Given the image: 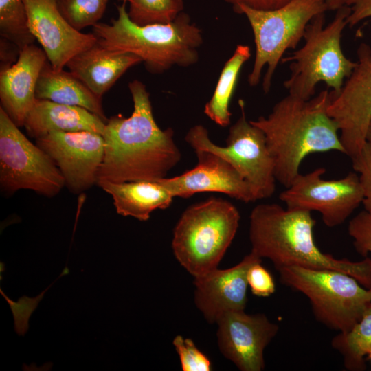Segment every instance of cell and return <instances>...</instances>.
Listing matches in <instances>:
<instances>
[{"mask_svg": "<svg viewBox=\"0 0 371 371\" xmlns=\"http://www.w3.org/2000/svg\"><path fill=\"white\" fill-rule=\"evenodd\" d=\"M233 6L243 4L259 10H271L280 8L292 0H225Z\"/></svg>", "mask_w": 371, "mask_h": 371, "instance_id": "cell-33", "label": "cell"}, {"mask_svg": "<svg viewBox=\"0 0 371 371\" xmlns=\"http://www.w3.org/2000/svg\"><path fill=\"white\" fill-rule=\"evenodd\" d=\"M30 32L55 70H62L76 54L97 42L92 34L73 28L60 13L56 0H23Z\"/></svg>", "mask_w": 371, "mask_h": 371, "instance_id": "cell-15", "label": "cell"}, {"mask_svg": "<svg viewBox=\"0 0 371 371\" xmlns=\"http://www.w3.org/2000/svg\"><path fill=\"white\" fill-rule=\"evenodd\" d=\"M348 232L359 254L364 257L371 254V214L365 210L358 213L350 221Z\"/></svg>", "mask_w": 371, "mask_h": 371, "instance_id": "cell-29", "label": "cell"}, {"mask_svg": "<svg viewBox=\"0 0 371 371\" xmlns=\"http://www.w3.org/2000/svg\"><path fill=\"white\" fill-rule=\"evenodd\" d=\"M240 219L236 207L222 198L188 207L173 230L172 249L177 260L194 278L218 268Z\"/></svg>", "mask_w": 371, "mask_h": 371, "instance_id": "cell-6", "label": "cell"}, {"mask_svg": "<svg viewBox=\"0 0 371 371\" xmlns=\"http://www.w3.org/2000/svg\"><path fill=\"white\" fill-rule=\"evenodd\" d=\"M172 344L179 357L183 371L212 370L210 360L196 347L191 339L177 335Z\"/></svg>", "mask_w": 371, "mask_h": 371, "instance_id": "cell-28", "label": "cell"}, {"mask_svg": "<svg viewBox=\"0 0 371 371\" xmlns=\"http://www.w3.org/2000/svg\"><path fill=\"white\" fill-rule=\"evenodd\" d=\"M262 258L251 251L234 267L218 268L194 278V304L210 324L225 312L245 310L247 302V272Z\"/></svg>", "mask_w": 371, "mask_h": 371, "instance_id": "cell-17", "label": "cell"}, {"mask_svg": "<svg viewBox=\"0 0 371 371\" xmlns=\"http://www.w3.org/2000/svg\"><path fill=\"white\" fill-rule=\"evenodd\" d=\"M238 104L240 115L229 127L225 146L214 144L201 124L191 127L185 140L194 150L213 152L230 163L249 184L256 201L268 199L276 191L274 161L263 131L247 120L243 100Z\"/></svg>", "mask_w": 371, "mask_h": 371, "instance_id": "cell-9", "label": "cell"}, {"mask_svg": "<svg viewBox=\"0 0 371 371\" xmlns=\"http://www.w3.org/2000/svg\"><path fill=\"white\" fill-rule=\"evenodd\" d=\"M357 54L356 67L327 109L338 126L345 154L350 158L366 143L371 121V47L362 43Z\"/></svg>", "mask_w": 371, "mask_h": 371, "instance_id": "cell-12", "label": "cell"}, {"mask_svg": "<svg viewBox=\"0 0 371 371\" xmlns=\"http://www.w3.org/2000/svg\"><path fill=\"white\" fill-rule=\"evenodd\" d=\"M367 356H368V358L371 360V350H370V352H368V354L367 355Z\"/></svg>", "mask_w": 371, "mask_h": 371, "instance_id": "cell-36", "label": "cell"}, {"mask_svg": "<svg viewBox=\"0 0 371 371\" xmlns=\"http://www.w3.org/2000/svg\"><path fill=\"white\" fill-rule=\"evenodd\" d=\"M36 99L80 106L108 120L98 97L69 71L55 70L47 60L39 75L36 87Z\"/></svg>", "mask_w": 371, "mask_h": 371, "instance_id": "cell-22", "label": "cell"}, {"mask_svg": "<svg viewBox=\"0 0 371 371\" xmlns=\"http://www.w3.org/2000/svg\"><path fill=\"white\" fill-rule=\"evenodd\" d=\"M315 225L310 212L284 208L277 203L258 204L249 216L251 251L269 259L278 271L289 266L333 269L370 289L371 258L354 262L322 252L314 240Z\"/></svg>", "mask_w": 371, "mask_h": 371, "instance_id": "cell-3", "label": "cell"}, {"mask_svg": "<svg viewBox=\"0 0 371 371\" xmlns=\"http://www.w3.org/2000/svg\"><path fill=\"white\" fill-rule=\"evenodd\" d=\"M106 122L80 106L36 99L23 126L35 139L54 132L91 131L102 135Z\"/></svg>", "mask_w": 371, "mask_h": 371, "instance_id": "cell-20", "label": "cell"}, {"mask_svg": "<svg viewBox=\"0 0 371 371\" xmlns=\"http://www.w3.org/2000/svg\"><path fill=\"white\" fill-rule=\"evenodd\" d=\"M366 142L371 144V121L366 133Z\"/></svg>", "mask_w": 371, "mask_h": 371, "instance_id": "cell-35", "label": "cell"}, {"mask_svg": "<svg viewBox=\"0 0 371 371\" xmlns=\"http://www.w3.org/2000/svg\"><path fill=\"white\" fill-rule=\"evenodd\" d=\"M233 8L247 17L254 34L256 54L248 76L250 86L259 83L262 69L267 66L262 82L265 93L269 91L272 78L285 52L297 47L316 15L328 10L326 0H292L271 10H255L243 4Z\"/></svg>", "mask_w": 371, "mask_h": 371, "instance_id": "cell-7", "label": "cell"}, {"mask_svg": "<svg viewBox=\"0 0 371 371\" xmlns=\"http://www.w3.org/2000/svg\"><path fill=\"white\" fill-rule=\"evenodd\" d=\"M194 151L198 159L195 167L178 176L159 179L174 197L219 192L244 203L256 201L249 184L226 159L209 150Z\"/></svg>", "mask_w": 371, "mask_h": 371, "instance_id": "cell-16", "label": "cell"}, {"mask_svg": "<svg viewBox=\"0 0 371 371\" xmlns=\"http://www.w3.org/2000/svg\"><path fill=\"white\" fill-rule=\"evenodd\" d=\"M0 34L20 50L36 41L28 27L23 0H0Z\"/></svg>", "mask_w": 371, "mask_h": 371, "instance_id": "cell-25", "label": "cell"}, {"mask_svg": "<svg viewBox=\"0 0 371 371\" xmlns=\"http://www.w3.org/2000/svg\"><path fill=\"white\" fill-rule=\"evenodd\" d=\"M109 0H56L57 8L65 21L80 32L94 26L102 17Z\"/></svg>", "mask_w": 371, "mask_h": 371, "instance_id": "cell-27", "label": "cell"}, {"mask_svg": "<svg viewBox=\"0 0 371 371\" xmlns=\"http://www.w3.org/2000/svg\"><path fill=\"white\" fill-rule=\"evenodd\" d=\"M328 10H337L345 5L346 0H326Z\"/></svg>", "mask_w": 371, "mask_h": 371, "instance_id": "cell-34", "label": "cell"}, {"mask_svg": "<svg viewBox=\"0 0 371 371\" xmlns=\"http://www.w3.org/2000/svg\"><path fill=\"white\" fill-rule=\"evenodd\" d=\"M62 173L65 186L80 194L97 183L104 157L102 135L91 131L54 132L36 139Z\"/></svg>", "mask_w": 371, "mask_h": 371, "instance_id": "cell-13", "label": "cell"}, {"mask_svg": "<svg viewBox=\"0 0 371 371\" xmlns=\"http://www.w3.org/2000/svg\"><path fill=\"white\" fill-rule=\"evenodd\" d=\"M47 60L43 49L31 44L20 51L14 64L1 68V107L19 127L35 103L36 83Z\"/></svg>", "mask_w": 371, "mask_h": 371, "instance_id": "cell-18", "label": "cell"}, {"mask_svg": "<svg viewBox=\"0 0 371 371\" xmlns=\"http://www.w3.org/2000/svg\"><path fill=\"white\" fill-rule=\"evenodd\" d=\"M97 185L111 196L117 214L142 221L148 220L153 211L170 207L175 198L159 179L121 183L104 181Z\"/></svg>", "mask_w": 371, "mask_h": 371, "instance_id": "cell-21", "label": "cell"}, {"mask_svg": "<svg viewBox=\"0 0 371 371\" xmlns=\"http://www.w3.org/2000/svg\"><path fill=\"white\" fill-rule=\"evenodd\" d=\"M130 19L137 25L168 23L183 12V0H128Z\"/></svg>", "mask_w": 371, "mask_h": 371, "instance_id": "cell-26", "label": "cell"}, {"mask_svg": "<svg viewBox=\"0 0 371 371\" xmlns=\"http://www.w3.org/2000/svg\"><path fill=\"white\" fill-rule=\"evenodd\" d=\"M250 56L248 45H237L232 56L224 64L212 96L204 106V113L220 126L227 127L230 124V101L240 71Z\"/></svg>", "mask_w": 371, "mask_h": 371, "instance_id": "cell-23", "label": "cell"}, {"mask_svg": "<svg viewBox=\"0 0 371 371\" xmlns=\"http://www.w3.org/2000/svg\"><path fill=\"white\" fill-rule=\"evenodd\" d=\"M122 1H124V2H126V1H128V0H122Z\"/></svg>", "mask_w": 371, "mask_h": 371, "instance_id": "cell-37", "label": "cell"}, {"mask_svg": "<svg viewBox=\"0 0 371 371\" xmlns=\"http://www.w3.org/2000/svg\"><path fill=\"white\" fill-rule=\"evenodd\" d=\"M351 159L363 190L362 205L364 210L371 214V144L366 142L360 152Z\"/></svg>", "mask_w": 371, "mask_h": 371, "instance_id": "cell-30", "label": "cell"}, {"mask_svg": "<svg viewBox=\"0 0 371 371\" xmlns=\"http://www.w3.org/2000/svg\"><path fill=\"white\" fill-rule=\"evenodd\" d=\"M117 10V16L110 24L98 23L93 26V34L103 47L135 54L153 74L197 63L202 32L188 14L181 12L168 23L139 25L128 17L126 2Z\"/></svg>", "mask_w": 371, "mask_h": 371, "instance_id": "cell-4", "label": "cell"}, {"mask_svg": "<svg viewBox=\"0 0 371 371\" xmlns=\"http://www.w3.org/2000/svg\"><path fill=\"white\" fill-rule=\"evenodd\" d=\"M323 167L299 174L279 195L286 207L318 212L329 227L341 225L362 204L363 194L358 174L349 172L338 179L322 178Z\"/></svg>", "mask_w": 371, "mask_h": 371, "instance_id": "cell-11", "label": "cell"}, {"mask_svg": "<svg viewBox=\"0 0 371 371\" xmlns=\"http://www.w3.org/2000/svg\"><path fill=\"white\" fill-rule=\"evenodd\" d=\"M336 11L326 26L325 12L316 15L306 28L303 47L282 58V63H290L291 76L284 82L289 94L308 100L314 95L317 84L324 82L337 95L356 67L357 62L347 58L341 46L350 8L344 5Z\"/></svg>", "mask_w": 371, "mask_h": 371, "instance_id": "cell-5", "label": "cell"}, {"mask_svg": "<svg viewBox=\"0 0 371 371\" xmlns=\"http://www.w3.org/2000/svg\"><path fill=\"white\" fill-rule=\"evenodd\" d=\"M345 5L350 8V13L346 20L350 27L371 17V0H346Z\"/></svg>", "mask_w": 371, "mask_h": 371, "instance_id": "cell-32", "label": "cell"}, {"mask_svg": "<svg viewBox=\"0 0 371 371\" xmlns=\"http://www.w3.org/2000/svg\"><path fill=\"white\" fill-rule=\"evenodd\" d=\"M278 272L284 284L308 297L319 322L339 333L350 330L371 304V291L345 273L298 266Z\"/></svg>", "mask_w": 371, "mask_h": 371, "instance_id": "cell-8", "label": "cell"}, {"mask_svg": "<svg viewBox=\"0 0 371 371\" xmlns=\"http://www.w3.org/2000/svg\"><path fill=\"white\" fill-rule=\"evenodd\" d=\"M0 107V187L12 194L27 189L53 197L65 186L49 156L31 142Z\"/></svg>", "mask_w": 371, "mask_h": 371, "instance_id": "cell-10", "label": "cell"}, {"mask_svg": "<svg viewBox=\"0 0 371 371\" xmlns=\"http://www.w3.org/2000/svg\"><path fill=\"white\" fill-rule=\"evenodd\" d=\"M216 324L218 346L226 359L242 371L264 370V350L279 330L277 324L245 310L225 312Z\"/></svg>", "mask_w": 371, "mask_h": 371, "instance_id": "cell-14", "label": "cell"}, {"mask_svg": "<svg viewBox=\"0 0 371 371\" xmlns=\"http://www.w3.org/2000/svg\"><path fill=\"white\" fill-rule=\"evenodd\" d=\"M331 344L342 355L346 369L365 370L364 357L371 350V304L360 320L350 330L335 336Z\"/></svg>", "mask_w": 371, "mask_h": 371, "instance_id": "cell-24", "label": "cell"}, {"mask_svg": "<svg viewBox=\"0 0 371 371\" xmlns=\"http://www.w3.org/2000/svg\"><path fill=\"white\" fill-rule=\"evenodd\" d=\"M128 89L133 111L128 117L117 114L108 119L102 134L104 152L97 183L165 178L181 159L174 131L162 130L155 120L146 85L134 80Z\"/></svg>", "mask_w": 371, "mask_h": 371, "instance_id": "cell-1", "label": "cell"}, {"mask_svg": "<svg viewBox=\"0 0 371 371\" xmlns=\"http://www.w3.org/2000/svg\"><path fill=\"white\" fill-rule=\"evenodd\" d=\"M142 63L135 54L110 50L98 42L73 56L66 67L100 98L131 67Z\"/></svg>", "mask_w": 371, "mask_h": 371, "instance_id": "cell-19", "label": "cell"}, {"mask_svg": "<svg viewBox=\"0 0 371 371\" xmlns=\"http://www.w3.org/2000/svg\"><path fill=\"white\" fill-rule=\"evenodd\" d=\"M258 262L250 267L247 279L251 293L258 297H269L276 291V284L270 272Z\"/></svg>", "mask_w": 371, "mask_h": 371, "instance_id": "cell-31", "label": "cell"}, {"mask_svg": "<svg viewBox=\"0 0 371 371\" xmlns=\"http://www.w3.org/2000/svg\"><path fill=\"white\" fill-rule=\"evenodd\" d=\"M333 95L328 90L308 100L289 94L273 106L267 117L250 120L263 131L276 180L285 188L300 174L306 156L328 151L345 154L338 126L327 111Z\"/></svg>", "mask_w": 371, "mask_h": 371, "instance_id": "cell-2", "label": "cell"}]
</instances>
